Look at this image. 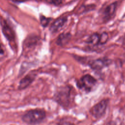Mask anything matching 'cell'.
I'll list each match as a JSON object with an SVG mask.
<instances>
[{
  "label": "cell",
  "mask_w": 125,
  "mask_h": 125,
  "mask_svg": "<svg viewBox=\"0 0 125 125\" xmlns=\"http://www.w3.org/2000/svg\"><path fill=\"white\" fill-rule=\"evenodd\" d=\"M76 95L74 87L70 85H66L61 86L56 89L52 99L63 109L68 110L75 105Z\"/></svg>",
  "instance_id": "obj_1"
},
{
  "label": "cell",
  "mask_w": 125,
  "mask_h": 125,
  "mask_svg": "<svg viewBox=\"0 0 125 125\" xmlns=\"http://www.w3.org/2000/svg\"><path fill=\"white\" fill-rule=\"evenodd\" d=\"M46 113L43 108L30 109L25 112L21 117L22 121L27 125H38L45 119Z\"/></svg>",
  "instance_id": "obj_2"
},
{
  "label": "cell",
  "mask_w": 125,
  "mask_h": 125,
  "mask_svg": "<svg viewBox=\"0 0 125 125\" xmlns=\"http://www.w3.org/2000/svg\"><path fill=\"white\" fill-rule=\"evenodd\" d=\"M97 83V80L89 74L82 76L76 81V83L78 88L83 91L86 94L91 92Z\"/></svg>",
  "instance_id": "obj_3"
},
{
  "label": "cell",
  "mask_w": 125,
  "mask_h": 125,
  "mask_svg": "<svg viewBox=\"0 0 125 125\" xmlns=\"http://www.w3.org/2000/svg\"><path fill=\"white\" fill-rule=\"evenodd\" d=\"M108 99H104L94 105L89 110L90 114L94 118L99 119L105 114L108 104Z\"/></svg>",
  "instance_id": "obj_4"
},
{
  "label": "cell",
  "mask_w": 125,
  "mask_h": 125,
  "mask_svg": "<svg viewBox=\"0 0 125 125\" xmlns=\"http://www.w3.org/2000/svg\"><path fill=\"white\" fill-rule=\"evenodd\" d=\"M0 24L2 32L9 42V43L13 48V49H16V43L15 40V34L14 31L11 26L7 23V21L3 19L2 18H1L0 20Z\"/></svg>",
  "instance_id": "obj_5"
},
{
  "label": "cell",
  "mask_w": 125,
  "mask_h": 125,
  "mask_svg": "<svg viewBox=\"0 0 125 125\" xmlns=\"http://www.w3.org/2000/svg\"><path fill=\"white\" fill-rule=\"evenodd\" d=\"M36 76V75L35 73H30L27 74L23 78H22L19 82V83L18 86V90H24L29 87L35 80Z\"/></svg>",
  "instance_id": "obj_6"
},
{
  "label": "cell",
  "mask_w": 125,
  "mask_h": 125,
  "mask_svg": "<svg viewBox=\"0 0 125 125\" xmlns=\"http://www.w3.org/2000/svg\"><path fill=\"white\" fill-rule=\"evenodd\" d=\"M109 61L105 59H97L89 63L90 68L96 71L102 70L104 67L109 64Z\"/></svg>",
  "instance_id": "obj_7"
},
{
  "label": "cell",
  "mask_w": 125,
  "mask_h": 125,
  "mask_svg": "<svg viewBox=\"0 0 125 125\" xmlns=\"http://www.w3.org/2000/svg\"><path fill=\"white\" fill-rule=\"evenodd\" d=\"M67 21V17H61L56 19L51 25L50 31L52 33H56L60 31L64 26Z\"/></svg>",
  "instance_id": "obj_8"
},
{
  "label": "cell",
  "mask_w": 125,
  "mask_h": 125,
  "mask_svg": "<svg viewBox=\"0 0 125 125\" xmlns=\"http://www.w3.org/2000/svg\"><path fill=\"white\" fill-rule=\"evenodd\" d=\"M117 6V2H114L105 7L103 12L104 19L105 21H108L113 16L116 11Z\"/></svg>",
  "instance_id": "obj_9"
},
{
  "label": "cell",
  "mask_w": 125,
  "mask_h": 125,
  "mask_svg": "<svg viewBox=\"0 0 125 125\" xmlns=\"http://www.w3.org/2000/svg\"><path fill=\"white\" fill-rule=\"evenodd\" d=\"M71 37V35L70 33H63L58 36L56 42L58 45L62 46L66 44L69 42Z\"/></svg>",
  "instance_id": "obj_10"
},
{
  "label": "cell",
  "mask_w": 125,
  "mask_h": 125,
  "mask_svg": "<svg viewBox=\"0 0 125 125\" xmlns=\"http://www.w3.org/2000/svg\"><path fill=\"white\" fill-rule=\"evenodd\" d=\"M100 34L95 33L92 34L87 39L86 42L90 45H99Z\"/></svg>",
  "instance_id": "obj_11"
},
{
  "label": "cell",
  "mask_w": 125,
  "mask_h": 125,
  "mask_svg": "<svg viewBox=\"0 0 125 125\" xmlns=\"http://www.w3.org/2000/svg\"><path fill=\"white\" fill-rule=\"evenodd\" d=\"M108 39V36L107 33L103 32L100 34L99 45H103L105 44Z\"/></svg>",
  "instance_id": "obj_12"
},
{
  "label": "cell",
  "mask_w": 125,
  "mask_h": 125,
  "mask_svg": "<svg viewBox=\"0 0 125 125\" xmlns=\"http://www.w3.org/2000/svg\"><path fill=\"white\" fill-rule=\"evenodd\" d=\"M57 125H75L73 122L68 120L66 118L64 117L60 119L58 122Z\"/></svg>",
  "instance_id": "obj_13"
},
{
  "label": "cell",
  "mask_w": 125,
  "mask_h": 125,
  "mask_svg": "<svg viewBox=\"0 0 125 125\" xmlns=\"http://www.w3.org/2000/svg\"><path fill=\"white\" fill-rule=\"evenodd\" d=\"M51 20V19L50 18H46L42 15L40 16V22L43 27L47 26Z\"/></svg>",
  "instance_id": "obj_14"
},
{
  "label": "cell",
  "mask_w": 125,
  "mask_h": 125,
  "mask_svg": "<svg viewBox=\"0 0 125 125\" xmlns=\"http://www.w3.org/2000/svg\"><path fill=\"white\" fill-rule=\"evenodd\" d=\"M46 1L50 4L55 5H58L62 3V0H46Z\"/></svg>",
  "instance_id": "obj_15"
},
{
  "label": "cell",
  "mask_w": 125,
  "mask_h": 125,
  "mask_svg": "<svg viewBox=\"0 0 125 125\" xmlns=\"http://www.w3.org/2000/svg\"><path fill=\"white\" fill-rule=\"evenodd\" d=\"M106 125H117V124L115 121H111L108 122Z\"/></svg>",
  "instance_id": "obj_16"
},
{
  "label": "cell",
  "mask_w": 125,
  "mask_h": 125,
  "mask_svg": "<svg viewBox=\"0 0 125 125\" xmlns=\"http://www.w3.org/2000/svg\"><path fill=\"white\" fill-rule=\"evenodd\" d=\"M0 56L1 57H2V55L3 54H4V50L2 48V45H1V48H0Z\"/></svg>",
  "instance_id": "obj_17"
},
{
  "label": "cell",
  "mask_w": 125,
  "mask_h": 125,
  "mask_svg": "<svg viewBox=\"0 0 125 125\" xmlns=\"http://www.w3.org/2000/svg\"><path fill=\"white\" fill-rule=\"evenodd\" d=\"M16 1H19V2H22V1H26V0H15Z\"/></svg>",
  "instance_id": "obj_18"
}]
</instances>
